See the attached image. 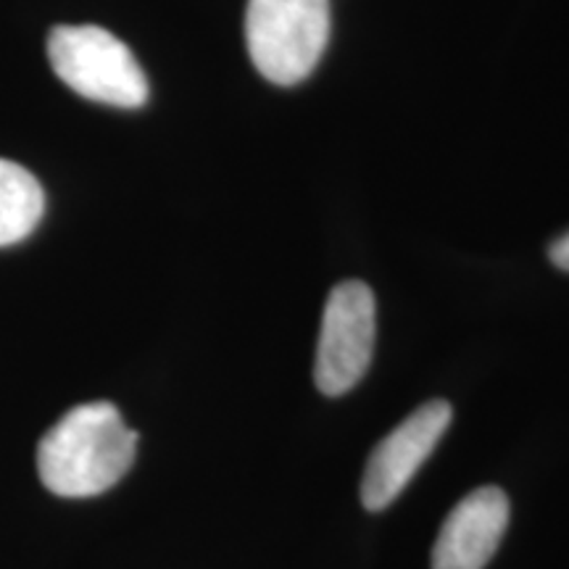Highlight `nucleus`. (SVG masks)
I'll return each instance as SVG.
<instances>
[{"instance_id":"obj_2","label":"nucleus","mask_w":569,"mask_h":569,"mask_svg":"<svg viewBox=\"0 0 569 569\" xmlns=\"http://www.w3.org/2000/svg\"><path fill=\"white\" fill-rule=\"evenodd\" d=\"M48 59L56 77L88 101L113 109H140L151 96L134 53L103 27H53L48 34Z\"/></svg>"},{"instance_id":"obj_4","label":"nucleus","mask_w":569,"mask_h":569,"mask_svg":"<svg viewBox=\"0 0 569 569\" xmlns=\"http://www.w3.org/2000/svg\"><path fill=\"white\" fill-rule=\"evenodd\" d=\"M377 338V303L367 282L346 280L332 288L319 330L315 382L327 398L346 396L365 380Z\"/></svg>"},{"instance_id":"obj_5","label":"nucleus","mask_w":569,"mask_h":569,"mask_svg":"<svg viewBox=\"0 0 569 569\" xmlns=\"http://www.w3.org/2000/svg\"><path fill=\"white\" fill-rule=\"evenodd\" d=\"M451 417L448 401H427L375 446L361 478V503L369 511L388 509L403 493L417 469L436 451Z\"/></svg>"},{"instance_id":"obj_7","label":"nucleus","mask_w":569,"mask_h":569,"mask_svg":"<svg viewBox=\"0 0 569 569\" xmlns=\"http://www.w3.org/2000/svg\"><path fill=\"white\" fill-rule=\"evenodd\" d=\"M46 213V193L19 163L0 159V248L30 238Z\"/></svg>"},{"instance_id":"obj_6","label":"nucleus","mask_w":569,"mask_h":569,"mask_svg":"<svg viewBox=\"0 0 569 569\" xmlns=\"http://www.w3.org/2000/svg\"><path fill=\"white\" fill-rule=\"evenodd\" d=\"M509 525V498L482 486L453 507L432 549V569H486Z\"/></svg>"},{"instance_id":"obj_3","label":"nucleus","mask_w":569,"mask_h":569,"mask_svg":"<svg viewBox=\"0 0 569 569\" xmlns=\"http://www.w3.org/2000/svg\"><path fill=\"white\" fill-rule=\"evenodd\" d=\"M327 40L330 0H248V56L272 84L303 82L322 59Z\"/></svg>"},{"instance_id":"obj_1","label":"nucleus","mask_w":569,"mask_h":569,"mask_svg":"<svg viewBox=\"0 0 569 569\" xmlns=\"http://www.w3.org/2000/svg\"><path fill=\"white\" fill-rule=\"evenodd\" d=\"M138 432L109 401L67 411L38 443V475L51 493L90 498L117 486L130 472Z\"/></svg>"},{"instance_id":"obj_8","label":"nucleus","mask_w":569,"mask_h":569,"mask_svg":"<svg viewBox=\"0 0 569 569\" xmlns=\"http://www.w3.org/2000/svg\"><path fill=\"white\" fill-rule=\"evenodd\" d=\"M549 259L553 267L561 269V272H569V232L561 234L559 240H553L549 248Z\"/></svg>"}]
</instances>
